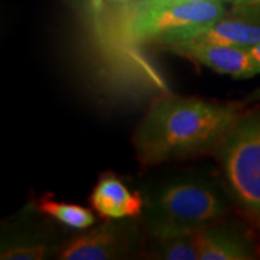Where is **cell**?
<instances>
[{
    "label": "cell",
    "mask_w": 260,
    "mask_h": 260,
    "mask_svg": "<svg viewBox=\"0 0 260 260\" xmlns=\"http://www.w3.org/2000/svg\"><path fill=\"white\" fill-rule=\"evenodd\" d=\"M162 48L192 62L204 65L218 74L230 75L236 80H246L259 74L249 48L205 42H177Z\"/></svg>",
    "instance_id": "52a82bcc"
},
{
    "label": "cell",
    "mask_w": 260,
    "mask_h": 260,
    "mask_svg": "<svg viewBox=\"0 0 260 260\" xmlns=\"http://www.w3.org/2000/svg\"><path fill=\"white\" fill-rule=\"evenodd\" d=\"M51 253V243L37 236L3 239L0 249L2 260H44Z\"/></svg>",
    "instance_id": "8fae6325"
},
{
    "label": "cell",
    "mask_w": 260,
    "mask_h": 260,
    "mask_svg": "<svg viewBox=\"0 0 260 260\" xmlns=\"http://www.w3.org/2000/svg\"><path fill=\"white\" fill-rule=\"evenodd\" d=\"M90 204L103 220L140 218L145 200L142 192H132L120 178L109 171L99 178L90 195Z\"/></svg>",
    "instance_id": "9c48e42d"
},
{
    "label": "cell",
    "mask_w": 260,
    "mask_h": 260,
    "mask_svg": "<svg viewBox=\"0 0 260 260\" xmlns=\"http://www.w3.org/2000/svg\"><path fill=\"white\" fill-rule=\"evenodd\" d=\"M204 3V2H223V3H233V0H136L132 2L136 8L139 9H149V8H155V6H164L169 3Z\"/></svg>",
    "instance_id": "4fadbf2b"
},
{
    "label": "cell",
    "mask_w": 260,
    "mask_h": 260,
    "mask_svg": "<svg viewBox=\"0 0 260 260\" xmlns=\"http://www.w3.org/2000/svg\"><path fill=\"white\" fill-rule=\"evenodd\" d=\"M249 51H250V55L253 58V62H254L256 68H257V73L260 74V42L249 48Z\"/></svg>",
    "instance_id": "9a60e30c"
},
{
    "label": "cell",
    "mask_w": 260,
    "mask_h": 260,
    "mask_svg": "<svg viewBox=\"0 0 260 260\" xmlns=\"http://www.w3.org/2000/svg\"><path fill=\"white\" fill-rule=\"evenodd\" d=\"M200 260H249L256 246L240 224L221 220L195 233Z\"/></svg>",
    "instance_id": "ba28073f"
},
{
    "label": "cell",
    "mask_w": 260,
    "mask_h": 260,
    "mask_svg": "<svg viewBox=\"0 0 260 260\" xmlns=\"http://www.w3.org/2000/svg\"><path fill=\"white\" fill-rule=\"evenodd\" d=\"M103 2H110V3H132L136 0H103Z\"/></svg>",
    "instance_id": "ac0fdd59"
},
{
    "label": "cell",
    "mask_w": 260,
    "mask_h": 260,
    "mask_svg": "<svg viewBox=\"0 0 260 260\" xmlns=\"http://www.w3.org/2000/svg\"><path fill=\"white\" fill-rule=\"evenodd\" d=\"M140 215L143 232L153 240L197 233L225 220L232 210L227 188L203 175H179L149 186Z\"/></svg>",
    "instance_id": "7a4b0ae2"
},
{
    "label": "cell",
    "mask_w": 260,
    "mask_h": 260,
    "mask_svg": "<svg viewBox=\"0 0 260 260\" xmlns=\"http://www.w3.org/2000/svg\"><path fill=\"white\" fill-rule=\"evenodd\" d=\"M37 210L71 230H87L93 227L97 220L90 208L71 203L55 201L54 198H51V195H45L38 201Z\"/></svg>",
    "instance_id": "30bf717a"
},
{
    "label": "cell",
    "mask_w": 260,
    "mask_h": 260,
    "mask_svg": "<svg viewBox=\"0 0 260 260\" xmlns=\"http://www.w3.org/2000/svg\"><path fill=\"white\" fill-rule=\"evenodd\" d=\"M236 16H242V18L253 19L260 22V3L257 5H242V6H233L232 10L229 12Z\"/></svg>",
    "instance_id": "5bb4252c"
},
{
    "label": "cell",
    "mask_w": 260,
    "mask_h": 260,
    "mask_svg": "<svg viewBox=\"0 0 260 260\" xmlns=\"http://www.w3.org/2000/svg\"><path fill=\"white\" fill-rule=\"evenodd\" d=\"M119 5L123 12L120 30L129 42H153L171 30L207 25L229 13L223 2H182L149 9H139L133 3Z\"/></svg>",
    "instance_id": "277c9868"
},
{
    "label": "cell",
    "mask_w": 260,
    "mask_h": 260,
    "mask_svg": "<svg viewBox=\"0 0 260 260\" xmlns=\"http://www.w3.org/2000/svg\"><path fill=\"white\" fill-rule=\"evenodd\" d=\"M140 224L129 220H106L78 233L62 244L58 259L117 260L132 257L139 247Z\"/></svg>",
    "instance_id": "5b68a950"
},
{
    "label": "cell",
    "mask_w": 260,
    "mask_h": 260,
    "mask_svg": "<svg viewBox=\"0 0 260 260\" xmlns=\"http://www.w3.org/2000/svg\"><path fill=\"white\" fill-rule=\"evenodd\" d=\"M249 102H260V88H257V90L253 93V95L249 99Z\"/></svg>",
    "instance_id": "e0dca14e"
},
{
    "label": "cell",
    "mask_w": 260,
    "mask_h": 260,
    "mask_svg": "<svg viewBox=\"0 0 260 260\" xmlns=\"http://www.w3.org/2000/svg\"><path fill=\"white\" fill-rule=\"evenodd\" d=\"M153 42L159 47L177 42H205L250 48L260 42V22L227 13L224 18L207 25L171 30Z\"/></svg>",
    "instance_id": "8992f818"
},
{
    "label": "cell",
    "mask_w": 260,
    "mask_h": 260,
    "mask_svg": "<svg viewBox=\"0 0 260 260\" xmlns=\"http://www.w3.org/2000/svg\"><path fill=\"white\" fill-rule=\"evenodd\" d=\"M233 204L260 229V112L243 113L215 152Z\"/></svg>",
    "instance_id": "3957f363"
},
{
    "label": "cell",
    "mask_w": 260,
    "mask_h": 260,
    "mask_svg": "<svg viewBox=\"0 0 260 260\" xmlns=\"http://www.w3.org/2000/svg\"><path fill=\"white\" fill-rule=\"evenodd\" d=\"M150 251L152 259L162 260H200L195 233L181 234L169 239L155 240Z\"/></svg>",
    "instance_id": "7c38bea8"
},
{
    "label": "cell",
    "mask_w": 260,
    "mask_h": 260,
    "mask_svg": "<svg viewBox=\"0 0 260 260\" xmlns=\"http://www.w3.org/2000/svg\"><path fill=\"white\" fill-rule=\"evenodd\" d=\"M242 104L165 94L156 99L133 135L142 167L215 155L243 114Z\"/></svg>",
    "instance_id": "6da1fadb"
},
{
    "label": "cell",
    "mask_w": 260,
    "mask_h": 260,
    "mask_svg": "<svg viewBox=\"0 0 260 260\" xmlns=\"http://www.w3.org/2000/svg\"><path fill=\"white\" fill-rule=\"evenodd\" d=\"M260 0H233V6H242V5H257Z\"/></svg>",
    "instance_id": "2e32d148"
}]
</instances>
